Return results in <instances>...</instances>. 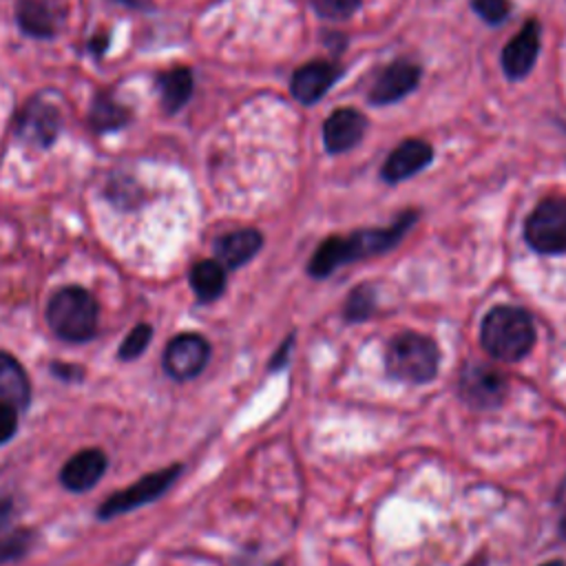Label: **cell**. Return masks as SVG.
<instances>
[{
	"label": "cell",
	"mask_w": 566,
	"mask_h": 566,
	"mask_svg": "<svg viewBox=\"0 0 566 566\" xmlns=\"http://www.w3.org/2000/svg\"><path fill=\"white\" fill-rule=\"evenodd\" d=\"M413 221L416 212H405L389 228H369L358 230L349 237H329L316 248L314 256L307 263V272L314 279H325L345 263L389 252L400 243V239L413 226Z\"/></svg>",
	"instance_id": "cell-1"
},
{
	"label": "cell",
	"mask_w": 566,
	"mask_h": 566,
	"mask_svg": "<svg viewBox=\"0 0 566 566\" xmlns=\"http://www.w3.org/2000/svg\"><path fill=\"white\" fill-rule=\"evenodd\" d=\"M535 325L526 310L495 305L482 321L480 340L486 354L502 363L522 360L535 345Z\"/></svg>",
	"instance_id": "cell-2"
},
{
	"label": "cell",
	"mask_w": 566,
	"mask_h": 566,
	"mask_svg": "<svg viewBox=\"0 0 566 566\" xmlns=\"http://www.w3.org/2000/svg\"><path fill=\"white\" fill-rule=\"evenodd\" d=\"M440 365L438 345L416 332H402L394 336L385 352V369L391 378L413 385H424L433 380Z\"/></svg>",
	"instance_id": "cell-3"
},
{
	"label": "cell",
	"mask_w": 566,
	"mask_h": 566,
	"mask_svg": "<svg viewBox=\"0 0 566 566\" xmlns=\"http://www.w3.org/2000/svg\"><path fill=\"white\" fill-rule=\"evenodd\" d=\"M46 321L53 334L62 340H88L97 327V301L84 287H62L46 305Z\"/></svg>",
	"instance_id": "cell-4"
},
{
	"label": "cell",
	"mask_w": 566,
	"mask_h": 566,
	"mask_svg": "<svg viewBox=\"0 0 566 566\" xmlns=\"http://www.w3.org/2000/svg\"><path fill=\"white\" fill-rule=\"evenodd\" d=\"M526 243L539 254L566 252V199L548 197L539 201L524 223Z\"/></svg>",
	"instance_id": "cell-5"
},
{
	"label": "cell",
	"mask_w": 566,
	"mask_h": 566,
	"mask_svg": "<svg viewBox=\"0 0 566 566\" xmlns=\"http://www.w3.org/2000/svg\"><path fill=\"white\" fill-rule=\"evenodd\" d=\"M181 473V467L179 464H172L168 469H161V471H155V473H148L144 475L142 480H137L135 484H130L128 489L124 491H117L113 493L111 497L104 500V504L99 506V517L102 520H108V517H115V515H122V513H128L137 506H144L153 500H157L175 480L177 475Z\"/></svg>",
	"instance_id": "cell-6"
},
{
	"label": "cell",
	"mask_w": 566,
	"mask_h": 566,
	"mask_svg": "<svg viewBox=\"0 0 566 566\" xmlns=\"http://www.w3.org/2000/svg\"><path fill=\"white\" fill-rule=\"evenodd\" d=\"M460 396L475 409L497 407L506 396V378L489 365L469 363L460 374Z\"/></svg>",
	"instance_id": "cell-7"
},
{
	"label": "cell",
	"mask_w": 566,
	"mask_h": 566,
	"mask_svg": "<svg viewBox=\"0 0 566 566\" xmlns=\"http://www.w3.org/2000/svg\"><path fill=\"white\" fill-rule=\"evenodd\" d=\"M210 358V345L199 334L175 336L164 352V367L175 380H190L206 367Z\"/></svg>",
	"instance_id": "cell-8"
},
{
	"label": "cell",
	"mask_w": 566,
	"mask_h": 566,
	"mask_svg": "<svg viewBox=\"0 0 566 566\" xmlns=\"http://www.w3.org/2000/svg\"><path fill=\"white\" fill-rule=\"evenodd\" d=\"M60 124L62 119L53 104L33 99L20 111L15 119V133L27 144H33L38 148H49L60 133Z\"/></svg>",
	"instance_id": "cell-9"
},
{
	"label": "cell",
	"mask_w": 566,
	"mask_h": 566,
	"mask_svg": "<svg viewBox=\"0 0 566 566\" xmlns=\"http://www.w3.org/2000/svg\"><path fill=\"white\" fill-rule=\"evenodd\" d=\"M418 82H420V66L409 60H398L387 69H382V73L376 77L369 91V102L376 106L394 104L407 97L418 86Z\"/></svg>",
	"instance_id": "cell-10"
},
{
	"label": "cell",
	"mask_w": 566,
	"mask_h": 566,
	"mask_svg": "<svg viewBox=\"0 0 566 566\" xmlns=\"http://www.w3.org/2000/svg\"><path fill=\"white\" fill-rule=\"evenodd\" d=\"M539 55V24L528 20L515 38L502 49V71L511 80H522L531 73Z\"/></svg>",
	"instance_id": "cell-11"
},
{
	"label": "cell",
	"mask_w": 566,
	"mask_h": 566,
	"mask_svg": "<svg viewBox=\"0 0 566 566\" xmlns=\"http://www.w3.org/2000/svg\"><path fill=\"white\" fill-rule=\"evenodd\" d=\"M433 159V148L424 139H405L398 144L380 168V177L389 184L405 181L427 168Z\"/></svg>",
	"instance_id": "cell-12"
},
{
	"label": "cell",
	"mask_w": 566,
	"mask_h": 566,
	"mask_svg": "<svg viewBox=\"0 0 566 566\" xmlns=\"http://www.w3.org/2000/svg\"><path fill=\"white\" fill-rule=\"evenodd\" d=\"M340 77V69L327 60H314L296 69V73L290 80V93L301 104H314L318 102L332 84Z\"/></svg>",
	"instance_id": "cell-13"
},
{
	"label": "cell",
	"mask_w": 566,
	"mask_h": 566,
	"mask_svg": "<svg viewBox=\"0 0 566 566\" xmlns=\"http://www.w3.org/2000/svg\"><path fill=\"white\" fill-rule=\"evenodd\" d=\"M367 128V119L356 108H336L325 122H323V144L325 150L332 155L345 153L354 148Z\"/></svg>",
	"instance_id": "cell-14"
},
{
	"label": "cell",
	"mask_w": 566,
	"mask_h": 566,
	"mask_svg": "<svg viewBox=\"0 0 566 566\" xmlns=\"http://www.w3.org/2000/svg\"><path fill=\"white\" fill-rule=\"evenodd\" d=\"M106 471V455L99 449H82L62 467L60 480L69 491H88Z\"/></svg>",
	"instance_id": "cell-15"
},
{
	"label": "cell",
	"mask_w": 566,
	"mask_h": 566,
	"mask_svg": "<svg viewBox=\"0 0 566 566\" xmlns=\"http://www.w3.org/2000/svg\"><path fill=\"white\" fill-rule=\"evenodd\" d=\"M261 245L263 237L259 230L241 228L223 234L214 245V254L223 268H241L261 250Z\"/></svg>",
	"instance_id": "cell-16"
},
{
	"label": "cell",
	"mask_w": 566,
	"mask_h": 566,
	"mask_svg": "<svg viewBox=\"0 0 566 566\" xmlns=\"http://www.w3.org/2000/svg\"><path fill=\"white\" fill-rule=\"evenodd\" d=\"M15 18L31 38H51L60 24L57 11L46 0H18Z\"/></svg>",
	"instance_id": "cell-17"
},
{
	"label": "cell",
	"mask_w": 566,
	"mask_h": 566,
	"mask_svg": "<svg viewBox=\"0 0 566 566\" xmlns=\"http://www.w3.org/2000/svg\"><path fill=\"white\" fill-rule=\"evenodd\" d=\"M31 385L24 367L11 356L0 352V402L15 407L18 411L29 405Z\"/></svg>",
	"instance_id": "cell-18"
},
{
	"label": "cell",
	"mask_w": 566,
	"mask_h": 566,
	"mask_svg": "<svg viewBox=\"0 0 566 566\" xmlns=\"http://www.w3.org/2000/svg\"><path fill=\"white\" fill-rule=\"evenodd\" d=\"M190 285L199 301L208 303L223 294L226 290V270L217 259H203L190 270Z\"/></svg>",
	"instance_id": "cell-19"
},
{
	"label": "cell",
	"mask_w": 566,
	"mask_h": 566,
	"mask_svg": "<svg viewBox=\"0 0 566 566\" xmlns=\"http://www.w3.org/2000/svg\"><path fill=\"white\" fill-rule=\"evenodd\" d=\"M161 104L168 113H177L192 95V73L186 66L170 69L157 80Z\"/></svg>",
	"instance_id": "cell-20"
},
{
	"label": "cell",
	"mask_w": 566,
	"mask_h": 566,
	"mask_svg": "<svg viewBox=\"0 0 566 566\" xmlns=\"http://www.w3.org/2000/svg\"><path fill=\"white\" fill-rule=\"evenodd\" d=\"M128 119H130L128 108L108 95H99L93 102L91 115H88V122L95 130H115L119 126H126Z\"/></svg>",
	"instance_id": "cell-21"
},
{
	"label": "cell",
	"mask_w": 566,
	"mask_h": 566,
	"mask_svg": "<svg viewBox=\"0 0 566 566\" xmlns=\"http://www.w3.org/2000/svg\"><path fill=\"white\" fill-rule=\"evenodd\" d=\"M374 307H376L374 290L369 285H358L349 292V296L345 301V316H347V321L358 323V321L369 318Z\"/></svg>",
	"instance_id": "cell-22"
},
{
	"label": "cell",
	"mask_w": 566,
	"mask_h": 566,
	"mask_svg": "<svg viewBox=\"0 0 566 566\" xmlns=\"http://www.w3.org/2000/svg\"><path fill=\"white\" fill-rule=\"evenodd\" d=\"M150 336H153L150 325H146V323L135 325V327L128 332V336L122 340V345H119V358H122V360H135L137 356H142V352H144V349L148 347V343H150Z\"/></svg>",
	"instance_id": "cell-23"
},
{
	"label": "cell",
	"mask_w": 566,
	"mask_h": 566,
	"mask_svg": "<svg viewBox=\"0 0 566 566\" xmlns=\"http://www.w3.org/2000/svg\"><path fill=\"white\" fill-rule=\"evenodd\" d=\"M314 11L325 20H347L360 4V0H310Z\"/></svg>",
	"instance_id": "cell-24"
},
{
	"label": "cell",
	"mask_w": 566,
	"mask_h": 566,
	"mask_svg": "<svg viewBox=\"0 0 566 566\" xmlns=\"http://www.w3.org/2000/svg\"><path fill=\"white\" fill-rule=\"evenodd\" d=\"M471 7L489 24H502L511 13L509 0H471Z\"/></svg>",
	"instance_id": "cell-25"
},
{
	"label": "cell",
	"mask_w": 566,
	"mask_h": 566,
	"mask_svg": "<svg viewBox=\"0 0 566 566\" xmlns=\"http://www.w3.org/2000/svg\"><path fill=\"white\" fill-rule=\"evenodd\" d=\"M29 544H31V535L27 531H18V533L0 537V564L22 557L27 553Z\"/></svg>",
	"instance_id": "cell-26"
},
{
	"label": "cell",
	"mask_w": 566,
	"mask_h": 566,
	"mask_svg": "<svg viewBox=\"0 0 566 566\" xmlns=\"http://www.w3.org/2000/svg\"><path fill=\"white\" fill-rule=\"evenodd\" d=\"M15 427H18V409L7 402H0V444L11 440V436L15 433Z\"/></svg>",
	"instance_id": "cell-27"
},
{
	"label": "cell",
	"mask_w": 566,
	"mask_h": 566,
	"mask_svg": "<svg viewBox=\"0 0 566 566\" xmlns=\"http://www.w3.org/2000/svg\"><path fill=\"white\" fill-rule=\"evenodd\" d=\"M555 502H557V509H559V533L566 537V480L559 484Z\"/></svg>",
	"instance_id": "cell-28"
},
{
	"label": "cell",
	"mask_w": 566,
	"mask_h": 566,
	"mask_svg": "<svg viewBox=\"0 0 566 566\" xmlns=\"http://www.w3.org/2000/svg\"><path fill=\"white\" fill-rule=\"evenodd\" d=\"M11 513H13V504H11V500H9V497H0V528L9 522Z\"/></svg>",
	"instance_id": "cell-29"
},
{
	"label": "cell",
	"mask_w": 566,
	"mask_h": 566,
	"mask_svg": "<svg viewBox=\"0 0 566 566\" xmlns=\"http://www.w3.org/2000/svg\"><path fill=\"white\" fill-rule=\"evenodd\" d=\"M287 354H290V340H287V343H283V345H281V349H279V354L272 358V369L283 367V365H285Z\"/></svg>",
	"instance_id": "cell-30"
},
{
	"label": "cell",
	"mask_w": 566,
	"mask_h": 566,
	"mask_svg": "<svg viewBox=\"0 0 566 566\" xmlns=\"http://www.w3.org/2000/svg\"><path fill=\"white\" fill-rule=\"evenodd\" d=\"M542 566H564V562H559V559H551V562H544Z\"/></svg>",
	"instance_id": "cell-31"
},
{
	"label": "cell",
	"mask_w": 566,
	"mask_h": 566,
	"mask_svg": "<svg viewBox=\"0 0 566 566\" xmlns=\"http://www.w3.org/2000/svg\"><path fill=\"white\" fill-rule=\"evenodd\" d=\"M471 566H486V562H484V559H478V562L471 564Z\"/></svg>",
	"instance_id": "cell-32"
},
{
	"label": "cell",
	"mask_w": 566,
	"mask_h": 566,
	"mask_svg": "<svg viewBox=\"0 0 566 566\" xmlns=\"http://www.w3.org/2000/svg\"><path fill=\"white\" fill-rule=\"evenodd\" d=\"M270 566H281V564H270Z\"/></svg>",
	"instance_id": "cell-33"
}]
</instances>
